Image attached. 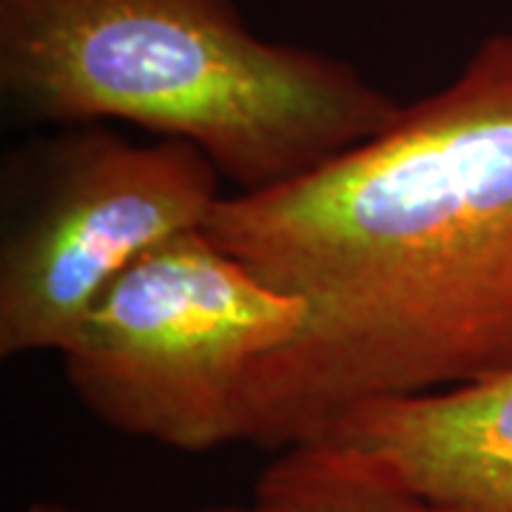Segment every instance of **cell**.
<instances>
[{
	"label": "cell",
	"mask_w": 512,
	"mask_h": 512,
	"mask_svg": "<svg viewBox=\"0 0 512 512\" xmlns=\"http://www.w3.org/2000/svg\"><path fill=\"white\" fill-rule=\"evenodd\" d=\"M205 234L308 308L245 382V444L282 453L356 404L512 370V32L311 174L225 194Z\"/></svg>",
	"instance_id": "obj_1"
},
{
	"label": "cell",
	"mask_w": 512,
	"mask_h": 512,
	"mask_svg": "<svg viewBox=\"0 0 512 512\" xmlns=\"http://www.w3.org/2000/svg\"><path fill=\"white\" fill-rule=\"evenodd\" d=\"M259 512H447L376 458L330 439L276 453L256 481Z\"/></svg>",
	"instance_id": "obj_6"
},
{
	"label": "cell",
	"mask_w": 512,
	"mask_h": 512,
	"mask_svg": "<svg viewBox=\"0 0 512 512\" xmlns=\"http://www.w3.org/2000/svg\"><path fill=\"white\" fill-rule=\"evenodd\" d=\"M26 512H83V510L69 507V504H63V501H32ZM202 512H259V510L251 504V507H214V510H202Z\"/></svg>",
	"instance_id": "obj_7"
},
{
	"label": "cell",
	"mask_w": 512,
	"mask_h": 512,
	"mask_svg": "<svg viewBox=\"0 0 512 512\" xmlns=\"http://www.w3.org/2000/svg\"><path fill=\"white\" fill-rule=\"evenodd\" d=\"M0 356L60 353L134 259L205 228L222 177L205 151L63 126L3 160Z\"/></svg>",
	"instance_id": "obj_4"
},
{
	"label": "cell",
	"mask_w": 512,
	"mask_h": 512,
	"mask_svg": "<svg viewBox=\"0 0 512 512\" xmlns=\"http://www.w3.org/2000/svg\"><path fill=\"white\" fill-rule=\"evenodd\" d=\"M0 94L35 126L194 143L234 194L311 174L404 106L342 57L259 37L234 0H0Z\"/></svg>",
	"instance_id": "obj_2"
},
{
	"label": "cell",
	"mask_w": 512,
	"mask_h": 512,
	"mask_svg": "<svg viewBox=\"0 0 512 512\" xmlns=\"http://www.w3.org/2000/svg\"><path fill=\"white\" fill-rule=\"evenodd\" d=\"M319 439L362 450L447 512H512V370L356 404Z\"/></svg>",
	"instance_id": "obj_5"
},
{
	"label": "cell",
	"mask_w": 512,
	"mask_h": 512,
	"mask_svg": "<svg viewBox=\"0 0 512 512\" xmlns=\"http://www.w3.org/2000/svg\"><path fill=\"white\" fill-rule=\"evenodd\" d=\"M305 319L299 296L268 285L197 228L134 259L57 356L100 424L205 453L242 441L248 376L291 345Z\"/></svg>",
	"instance_id": "obj_3"
}]
</instances>
